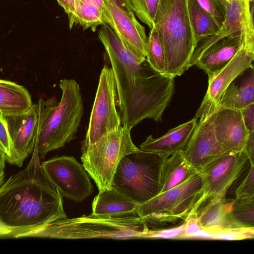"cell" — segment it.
Masks as SVG:
<instances>
[{
    "label": "cell",
    "mask_w": 254,
    "mask_h": 254,
    "mask_svg": "<svg viewBox=\"0 0 254 254\" xmlns=\"http://www.w3.org/2000/svg\"><path fill=\"white\" fill-rule=\"evenodd\" d=\"M98 38L111 65L122 125L131 129L145 119L161 121L174 94V78L155 70L146 59L138 62L107 23Z\"/></svg>",
    "instance_id": "cell-1"
},
{
    "label": "cell",
    "mask_w": 254,
    "mask_h": 254,
    "mask_svg": "<svg viewBox=\"0 0 254 254\" xmlns=\"http://www.w3.org/2000/svg\"><path fill=\"white\" fill-rule=\"evenodd\" d=\"M39 134L28 165L11 175L0 189V238L33 237L49 224L67 217L63 197L41 167Z\"/></svg>",
    "instance_id": "cell-2"
},
{
    "label": "cell",
    "mask_w": 254,
    "mask_h": 254,
    "mask_svg": "<svg viewBox=\"0 0 254 254\" xmlns=\"http://www.w3.org/2000/svg\"><path fill=\"white\" fill-rule=\"evenodd\" d=\"M153 24L164 48L166 75L174 78L181 75L190 67L197 45L187 0H159Z\"/></svg>",
    "instance_id": "cell-3"
},
{
    "label": "cell",
    "mask_w": 254,
    "mask_h": 254,
    "mask_svg": "<svg viewBox=\"0 0 254 254\" xmlns=\"http://www.w3.org/2000/svg\"><path fill=\"white\" fill-rule=\"evenodd\" d=\"M61 100L44 101L38 141L40 159L74 139L83 114V104L79 84L73 79L61 80Z\"/></svg>",
    "instance_id": "cell-4"
},
{
    "label": "cell",
    "mask_w": 254,
    "mask_h": 254,
    "mask_svg": "<svg viewBox=\"0 0 254 254\" xmlns=\"http://www.w3.org/2000/svg\"><path fill=\"white\" fill-rule=\"evenodd\" d=\"M149 230L146 221L138 215L102 218L90 215L67 217L55 221L33 237L61 239L145 238Z\"/></svg>",
    "instance_id": "cell-5"
},
{
    "label": "cell",
    "mask_w": 254,
    "mask_h": 254,
    "mask_svg": "<svg viewBox=\"0 0 254 254\" xmlns=\"http://www.w3.org/2000/svg\"><path fill=\"white\" fill-rule=\"evenodd\" d=\"M165 156L138 150L124 156L113 177L112 189L138 205L159 193V175Z\"/></svg>",
    "instance_id": "cell-6"
},
{
    "label": "cell",
    "mask_w": 254,
    "mask_h": 254,
    "mask_svg": "<svg viewBox=\"0 0 254 254\" xmlns=\"http://www.w3.org/2000/svg\"><path fill=\"white\" fill-rule=\"evenodd\" d=\"M205 198V185L199 172L184 183L138 206L137 214L147 223L185 221L194 216Z\"/></svg>",
    "instance_id": "cell-7"
},
{
    "label": "cell",
    "mask_w": 254,
    "mask_h": 254,
    "mask_svg": "<svg viewBox=\"0 0 254 254\" xmlns=\"http://www.w3.org/2000/svg\"><path fill=\"white\" fill-rule=\"evenodd\" d=\"M130 130L121 126L94 144L81 147L82 165L93 179L99 192L112 189L113 177L121 160L139 150L131 140Z\"/></svg>",
    "instance_id": "cell-8"
},
{
    "label": "cell",
    "mask_w": 254,
    "mask_h": 254,
    "mask_svg": "<svg viewBox=\"0 0 254 254\" xmlns=\"http://www.w3.org/2000/svg\"><path fill=\"white\" fill-rule=\"evenodd\" d=\"M116 90L111 67L105 65L100 74L99 83L82 146L91 145L122 125L116 108Z\"/></svg>",
    "instance_id": "cell-9"
},
{
    "label": "cell",
    "mask_w": 254,
    "mask_h": 254,
    "mask_svg": "<svg viewBox=\"0 0 254 254\" xmlns=\"http://www.w3.org/2000/svg\"><path fill=\"white\" fill-rule=\"evenodd\" d=\"M41 167L63 197L80 202L94 191L90 176L82 164L73 156L53 157L43 162Z\"/></svg>",
    "instance_id": "cell-10"
},
{
    "label": "cell",
    "mask_w": 254,
    "mask_h": 254,
    "mask_svg": "<svg viewBox=\"0 0 254 254\" xmlns=\"http://www.w3.org/2000/svg\"><path fill=\"white\" fill-rule=\"evenodd\" d=\"M43 99L24 112L5 116L10 142V155L6 160L10 165L21 167L33 152L40 131Z\"/></svg>",
    "instance_id": "cell-11"
},
{
    "label": "cell",
    "mask_w": 254,
    "mask_h": 254,
    "mask_svg": "<svg viewBox=\"0 0 254 254\" xmlns=\"http://www.w3.org/2000/svg\"><path fill=\"white\" fill-rule=\"evenodd\" d=\"M248 161L244 151L228 153L216 158L205 166L200 172L203 175L205 185L203 202L225 198L228 190L242 174Z\"/></svg>",
    "instance_id": "cell-12"
},
{
    "label": "cell",
    "mask_w": 254,
    "mask_h": 254,
    "mask_svg": "<svg viewBox=\"0 0 254 254\" xmlns=\"http://www.w3.org/2000/svg\"><path fill=\"white\" fill-rule=\"evenodd\" d=\"M208 109L195 114L198 118L196 127L187 145L182 151L185 159L200 172L213 160L226 153L218 144L214 131L212 115Z\"/></svg>",
    "instance_id": "cell-13"
},
{
    "label": "cell",
    "mask_w": 254,
    "mask_h": 254,
    "mask_svg": "<svg viewBox=\"0 0 254 254\" xmlns=\"http://www.w3.org/2000/svg\"><path fill=\"white\" fill-rule=\"evenodd\" d=\"M109 25L126 49L141 63L146 59L147 38L145 29L136 20L108 0L102 11Z\"/></svg>",
    "instance_id": "cell-14"
},
{
    "label": "cell",
    "mask_w": 254,
    "mask_h": 254,
    "mask_svg": "<svg viewBox=\"0 0 254 254\" xmlns=\"http://www.w3.org/2000/svg\"><path fill=\"white\" fill-rule=\"evenodd\" d=\"M212 121L216 139L224 152L245 151L250 132L245 125L241 110L214 109Z\"/></svg>",
    "instance_id": "cell-15"
},
{
    "label": "cell",
    "mask_w": 254,
    "mask_h": 254,
    "mask_svg": "<svg viewBox=\"0 0 254 254\" xmlns=\"http://www.w3.org/2000/svg\"><path fill=\"white\" fill-rule=\"evenodd\" d=\"M254 49L242 42L233 58L215 75L208 79V87L196 113L214 109L230 84L247 68L253 65Z\"/></svg>",
    "instance_id": "cell-16"
},
{
    "label": "cell",
    "mask_w": 254,
    "mask_h": 254,
    "mask_svg": "<svg viewBox=\"0 0 254 254\" xmlns=\"http://www.w3.org/2000/svg\"><path fill=\"white\" fill-rule=\"evenodd\" d=\"M254 0H233L226 3L224 22L216 34L198 42L190 61L193 65L202 53L211 45L226 37L242 35L245 27L253 20Z\"/></svg>",
    "instance_id": "cell-17"
},
{
    "label": "cell",
    "mask_w": 254,
    "mask_h": 254,
    "mask_svg": "<svg viewBox=\"0 0 254 254\" xmlns=\"http://www.w3.org/2000/svg\"><path fill=\"white\" fill-rule=\"evenodd\" d=\"M198 122L194 117L191 120L169 130L159 138L151 135L140 145L141 151L152 152L163 156H169L184 150L189 141Z\"/></svg>",
    "instance_id": "cell-18"
},
{
    "label": "cell",
    "mask_w": 254,
    "mask_h": 254,
    "mask_svg": "<svg viewBox=\"0 0 254 254\" xmlns=\"http://www.w3.org/2000/svg\"><path fill=\"white\" fill-rule=\"evenodd\" d=\"M242 42L241 36L222 38L205 50L193 65L203 69L210 79L233 58L239 50Z\"/></svg>",
    "instance_id": "cell-19"
},
{
    "label": "cell",
    "mask_w": 254,
    "mask_h": 254,
    "mask_svg": "<svg viewBox=\"0 0 254 254\" xmlns=\"http://www.w3.org/2000/svg\"><path fill=\"white\" fill-rule=\"evenodd\" d=\"M254 103L253 65L237 76L227 87L215 107L242 110Z\"/></svg>",
    "instance_id": "cell-20"
},
{
    "label": "cell",
    "mask_w": 254,
    "mask_h": 254,
    "mask_svg": "<svg viewBox=\"0 0 254 254\" xmlns=\"http://www.w3.org/2000/svg\"><path fill=\"white\" fill-rule=\"evenodd\" d=\"M138 204L115 190L99 192L92 203L91 216L102 218L138 215Z\"/></svg>",
    "instance_id": "cell-21"
},
{
    "label": "cell",
    "mask_w": 254,
    "mask_h": 254,
    "mask_svg": "<svg viewBox=\"0 0 254 254\" xmlns=\"http://www.w3.org/2000/svg\"><path fill=\"white\" fill-rule=\"evenodd\" d=\"M233 201V199L223 198L203 202L195 214L201 228L213 230L242 227L231 217Z\"/></svg>",
    "instance_id": "cell-22"
},
{
    "label": "cell",
    "mask_w": 254,
    "mask_h": 254,
    "mask_svg": "<svg viewBox=\"0 0 254 254\" xmlns=\"http://www.w3.org/2000/svg\"><path fill=\"white\" fill-rule=\"evenodd\" d=\"M198 173L185 159L182 151L165 156L160 170L159 193L184 183Z\"/></svg>",
    "instance_id": "cell-23"
},
{
    "label": "cell",
    "mask_w": 254,
    "mask_h": 254,
    "mask_svg": "<svg viewBox=\"0 0 254 254\" xmlns=\"http://www.w3.org/2000/svg\"><path fill=\"white\" fill-rule=\"evenodd\" d=\"M33 104L26 88L14 82L0 79V112L4 117L24 112Z\"/></svg>",
    "instance_id": "cell-24"
},
{
    "label": "cell",
    "mask_w": 254,
    "mask_h": 254,
    "mask_svg": "<svg viewBox=\"0 0 254 254\" xmlns=\"http://www.w3.org/2000/svg\"><path fill=\"white\" fill-rule=\"evenodd\" d=\"M188 9L196 43L214 35L220 28L211 16L202 8L197 0H187Z\"/></svg>",
    "instance_id": "cell-25"
},
{
    "label": "cell",
    "mask_w": 254,
    "mask_h": 254,
    "mask_svg": "<svg viewBox=\"0 0 254 254\" xmlns=\"http://www.w3.org/2000/svg\"><path fill=\"white\" fill-rule=\"evenodd\" d=\"M105 23L102 12L89 0H81L74 15L69 20L70 29L76 24L83 30L90 28L93 32L99 26Z\"/></svg>",
    "instance_id": "cell-26"
},
{
    "label": "cell",
    "mask_w": 254,
    "mask_h": 254,
    "mask_svg": "<svg viewBox=\"0 0 254 254\" xmlns=\"http://www.w3.org/2000/svg\"><path fill=\"white\" fill-rule=\"evenodd\" d=\"M146 59L156 71L166 75L167 65L165 52L157 30L153 25L147 40Z\"/></svg>",
    "instance_id": "cell-27"
},
{
    "label": "cell",
    "mask_w": 254,
    "mask_h": 254,
    "mask_svg": "<svg viewBox=\"0 0 254 254\" xmlns=\"http://www.w3.org/2000/svg\"><path fill=\"white\" fill-rule=\"evenodd\" d=\"M254 227L228 228L217 230H201L191 239L241 240L253 239Z\"/></svg>",
    "instance_id": "cell-28"
},
{
    "label": "cell",
    "mask_w": 254,
    "mask_h": 254,
    "mask_svg": "<svg viewBox=\"0 0 254 254\" xmlns=\"http://www.w3.org/2000/svg\"><path fill=\"white\" fill-rule=\"evenodd\" d=\"M231 215L233 220L242 227H254V198L234 199Z\"/></svg>",
    "instance_id": "cell-29"
},
{
    "label": "cell",
    "mask_w": 254,
    "mask_h": 254,
    "mask_svg": "<svg viewBox=\"0 0 254 254\" xmlns=\"http://www.w3.org/2000/svg\"><path fill=\"white\" fill-rule=\"evenodd\" d=\"M134 14L150 29L157 12L159 0H128Z\"/></svg>",
    "instance_id": "cell-30"
},
{
    "label": "cell",
    "mask_w": 254,
    "mask_h": 254,
    "mask_svg": "<svg viewBox=\"0 0 254 254\" xmlns=\"http://www.w3.org/2000/svg\"><path fill=\"white\" fill-rule=\"evenodd\" d=\"M200 6L221 27L225 16L226 2L223 0H197Z\"/></svg>",
    "instance_id": "cell-31"
},
{
    "label": "cell",
    "mask_w": 254,
    "mask_h": 254,
    "mask_svg": "<svg viewBox=\"0 0 254 254\" xmlns=\"http://www.w3.org/2000/svg\"><path fill=\"white\" fill-rule=\"evenodd\" d=\"M254 198V163H250V167L246 175L235 190L236 199Z\"/></svg>",
    "instance_id": "cell-32"
},
{
    "label": "cell",
    "mask_w": 254,
    "mask_h": 254,
    "mask_svg": "<svg viewBox=\"0 0 254 254\" xmlns=\"http://www.w3.org/2000/svg\"><path fill=\"white\" fill-rule=\"evenodd\" d=\"M185 222L176 227L162 230H150L149 229L145 238L180 239H183L185 233Z\"/></svg>",
    "instance_id": "cell-33"
},
{
    "label": "cell",
    "mask_w": 254,
    "mask_h": 254,
    "mask_svg": "<svg viewBox=\"0 0 254 254\" xmlns=\"http://www.w3.org/2000/svg\"><path fill=\"white\" fill-rule=\"evenodd\" d=\"M0 150L5 155L6 160L10 155V142L5 117L0 112Z\"/></svg>",
    "instance_id": "cell-34"
},
{
    "label": "cell",
    "mask_w": 254,
    "mask_h": 254,
    "mask_svg": "<svg viewBox=\"0 0 254 254\" xmlns=\"http://www.w3.org/2000/svg\"><path fill=\"white\" fill-rule=\"evenodd\" d=\"M185 222L186 226L183 239H191L193 236L202 230L195 215L190 217Z\"/></svg>",
    "instance_id": "cell-35"
},
{
    "label": "cell",
    "mask_w": 254,
    "mask_h": 254,
    "mask_svg": "<svg viewBox=\"0 0 254 254\" xmlns=\"http://www.w3.org/2000/svg\"><path fill=\"white\" fill-rule=\"evenodd\" d=\"M241 111L245 125L249 131H254V103Z\"/></svg>",
    "instance_id": "cell-36"
},
{
    "label": "cell",
    "mask_w": 254,
    "mask_h": 254,
    "mask_svg": "<svg viewBox=\"0 0 254 254\" xmlns=\"http://www.w3.org/2000/svg\"><path fill=\"white\" fill-rule=\"evenodd\" d=\"M81 0H57L59 4L64 8L70 20L75 12Z\"/></svg>",
    "instance_id": "cell-37"
},
{
    "label": "cell",
    "mask_w": 254,
    "mask_h": 254,
    "mask_svg": "<svg viewBox=\"0 0 254 254\" xmlns=\"http://www.w3.org/2000/svg\"><path fill=\"white\" fill-rule=\"evenodd\" d=\"M244 152L250 163H254V131L250 132Z\"/></svg>",
    "instance_id": "cell-38"
},
{
    "label": "cell",
    "mask_w": 254,
    "mask_h": 254,
    "mask_svg": "<svg viewBox=\"0 0 254 254\" xmlns=\"http://www.w3.org/2000/svg\"><path fill=\"white\" fill-rule=\"evenodd\" d=\"M131 16H135L128 0H108Z\"/></svg>",
    "instance_id": "cell-39"
},
{
    "label": "cell",
    "mask_w": 254,
    "mask_h": 254,
    "mask_svg": "<svg viewBox=\"0 0 254 254\" xmlns=\"http://www.w3.org/2000/svg\"><path fill=\"white\" fill-rule=\"evenodd\" d=\"M91 1L96 7H97L102 12L104 8V1L105 0H89Z\"/></svg>",
    "instance_id": "cell-40"
},
{
    "label": "cell",
    "mask_w": 254,
    "mask_h": 254,
    "mask_svg": "<svg viewBox=\"0 0 254 254\" xmlns=\"http://www.w3.org/2000/svg\"><path fill=\"white\" fill-rule=\"evenodd\" d=\"M5 161V155L1 150H0V170H4Z\"/></svg>",
    "instance_id": "cell-41"
},
{
    "label": "cell",
    "mask_w": 254,
    "mask_h": 254,
    "mask_svg": "<svg viewBox=\"0 0 254 254\" xmlns=\"http://www.w3.org/2000/svg\"><path fill=\"white\" fill-rule=\"evenodd\" d=\"M4 170H0V189L2 187V186L3 185L4 183L5 182L4 180Z\"/></svg>",
    "instance_id": "cell-42"
},
{
    "label": "cell",
    "mask_w": 254,
    "mask_h": 254,
    "mask_svg": "<svg viewBox=\"0 0 254 254\" xmlns=\"http://www.w3.org/2000/svg\"><path fill=\"white\" fill-rule=\"evenodd\" d=\"M224 1H225V2H229L233 0H223Z\"/></svg>",
    "instance_id": "cell-43"
}]
</instances>
